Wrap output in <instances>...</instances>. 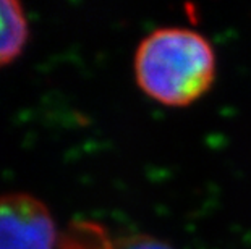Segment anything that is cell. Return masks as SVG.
I'll list each match as a JSON object with an SVG mask.
<instances>
[{
	"label": "cell",
	"mask_w": 251,
	"mask_h": 249,
	"mask_svg": "<svg viewBox=\"0 0 251 249\" xmlns=\"http://www.w3.org/2000/svg\"><path fill=\"white\" fill-rule=\"evenodd\" d=\"M28 39V21L15 0H0V67L15 60Z\"/></svg>",
	"instance_id": "277c9868"
},
{
	"label": "cell",
	"mask_w": 251,
	"mask_h": 249,
	"mask_svg": "<svg viewBox=\"0 0 251 249\" xmlns=\"http://www.w3.org/2000/svg\"><path fill=\"white\" fill-rule=\"evenodd\" d=\"M57 230L49 209L26 193L0 196V249H54Z\"/></svg>",
	"instance_id": "7a4b0ae2"
},
{
	"label": "cell",
	"mask_w": 251,
	"mask_h": 249,
	"mask_svg": "<svg viewBox=\"0 0 251 249\" xmlns=\"http://www.w3.org/2000/svg\"><path fill=\"white\" fill-rule=\"evenodd\" d=\"M135 75L140 88L157 102L191 104L214 81V49L193 29L159 28L138 45Z\"/></svg>",
	"instance_id": "6da1fadb"
},
{
	"label": "cell",
	"mask_w": 251,
	"mask_h": 249,
	"mask_svg": "<svg viewBox=\"0 0 251 249\" xmlns=\"http://www.w3.org/2000/svg\"><path fill=\"white\" fill-rule=\"evenodd\" d=\"M60 249H174L149 235L112 238L102 225L93 220H75L63 230Z\"/></svg>",
	"instance_id": "3957f363"
}]
</instances>
